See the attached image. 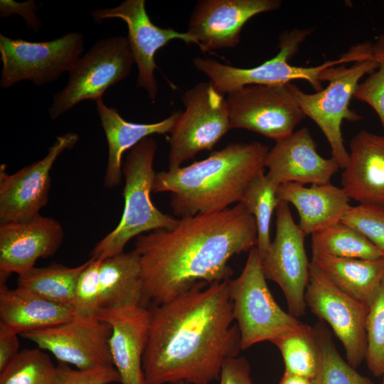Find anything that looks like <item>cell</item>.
<instances>
[{"mask_svg":"<svg viewBox=\"0 0 384 384\" xmlns=\"http://www.w3.org/2000/svg\"><path fill=\"white\" fill-rule=\"evenodd\" d=\"M229 280V279H228ZM228 280L199 282L172 300L153 304L142 358L146 384H210L240 346Z\"/></svg>","mask_w":384,"mask_h":384,"instance_id":"6da1fadb","label":"cell"},{"mask_svg":"<svg viewBox=\"0 0 384 384\" xmlns=\"http://www.w3.org/2000/svg\"><path fill=\"white\" fill-rule=\"evenodd\" d=\"M257 244L255 219L242 203L139 235L133 250L139 257L144 304L169 302L199 282L230 279L229 260Z\"/></svg>","mask_w":384,"mask_h":384,"instance_id":"7a4b0ae2","label":"cell"},{"mask_svg":"<svg viewBox=\"0 0 384 384\" xmlns=\"http://www.w3.org/2000/svg\"><path fill=\"white\" fill-rule=\"evenodd\" d=\"M268 151L257 142L229 143L203 160L156 173L152 192H169L171 210L180 218L221 211L240 202L264 171Z\"/></svg>","mask_w":384,"mask_h":384,"instance_id":"3957f363","label":"cell"},{"mask_svg":"<svg viewBox=\"0 0 384 384\" xmlns=\"http://www.w3.org/2000/svg\"><path fill=\"white\" fill-rule=\"evenodd\" d=\"M311 32L306 28L283 32L279 38V52L252 68H238L201 57L194 58L193 63L223 95L247 85H286L296 80L307 81L317 92L322 89L324 73L327 68L368 59L372 55V43L364 42L352 46L339 58L326 60L319 65L305 67L290 64V60Z\"/></svg>","mask_w":384,"mask_h":384,"instance_id":"277c9868","label":"cell"},{"mask_svg":"<svg viewBox=\"0 0 384 384\" xmlns=\"http://www.w3.org/2000/svg\"><path fill=\"white\" fill-rule=\"evenodd\" d=\"M156 141L148 137L129 150L122 166L125 183L123 191L124 207L119 224L100 240L90 252L97 260L124 252L127 243L145 232L171 230L179 219L161 212L151 198L156 176L154 159Z\"/></svg>","mask_w":384,"mask_h":384,"instance_id":"5b68a950","label":"cell"},{"mask_svg":"<svg viewBox=\"0 0 384 384\" xmlns=\"http://www.w3.org/2000/svg\"><path fill=\"white\" fill-rule=\"evenodd\" d=\"M347 64L332 66L324 73V81L328 85L315 93H306L292 82L288 87L297 103L304 112L320 128L331 147L332 157L341 169H344L348 161L341 132L344 120L356 122L363 117L349 108L350 101L361 80L378 67L375 59L357 60Z\"/></svg>","mask_w":384,"mask_h":384,"instance_id":"8992f818","label":"cell"},{"mask_svg":"<svg viewBox=\"0 0 384 384\" xmlns=\"http://www.w3.org/2000/svg\"><path fill=\"white\" fill-rule=\"evenodd\" d=\"M266 280L256 246L249 251L240 274L228 280L233 316L240 331L241 350L260 342H272L302 324L277 304Z\"/></svg>","mask_w":384,"mask_h":384,"instance_id":"52a82bcc","label":"cell"},{"mask_svg":"<svg viewBox=\"0 0 384 384\" xmlns=\"http://www.w3.org/2000/svg\"><path fill=\"white\" fill-rule=\"evenodd\" d=\"M181 100L185 110L169 139V169L181 167L201 151L211 150L230 129L226 97L211 81L186 90Z\"/></svg>","mask_w":384,"mask_h":384,"instance_id":"ba28073f","label":"cell"},{"mask_svg":"<svg viewBox=\"0 0 384 384\" xmlns=\"http://www.w3.org/2000/svg\"><path fill=\"white\" fill-rule=\"evenodd\" d=\"M134 63L127 37L97 41L69 71L65 87L53 95L50 117L56 119L82 101L102 98L108 88L129 76Z\"/></svg>","mask_w":384,"mask_h":384,"instance_id":"9c48e42d","label":"cell"},{"mask_svg":"<svg viewBox=\"0 0 384 384\" xmlns=\"http://www.w3.org/2000/svg\"><path fill=\"white\" fill-rule=\"evenodd\" d=\"M84 48V37L79 32L41 42L14 39L0 33V86L6 89L23 80L38 86L54 82L63 73H69Z\"/></svg>","mask_w":384,"mask_h":384,"instance_id":"30bf717a","label":"cell"},{"mask_svg":"<svg viewBox=\"0 0 384 384\" xmlns=\"http://www.w3.org/2000/svg\"><path fill=\"white\" fill-rule=\"evenodd\" d=\"M230 129L254 132L275 142L292 134L305 115L286 85H252L226 95Z\"/></svg>","mask_w":384,"mask_h":384,"instance_id":"8fae6325","label":"cell"},{"mask_svg":"<svg viewBox=\"0 0 384 384\" xmlns=\"http://www.w3.org/2000/svg\"><path fill=\"white\" fill-rule=\"evenodd\" d=\"M304 300L311 313L330 325L343 346L347 362L356 368L366 353L368 306L340 289L312 262Z\"/></svg>","mask_w":384,"mask_h":384,"instance_id":"7c38bea8","label":"cell"},{"mask_svg":"<svg viewBox=\"0 0 384 384\" xmlns=\"http://www.w3.org/2000/svg\"><path fill=\"white\" fill-rule=\"evenodd\" d=\"M305 237L293 219L289 203L279 201L276 209L275 236L262 259V267L265 278L279 285L289 314L297 318L306 308L304 294L310 262L304 247Z\"/></svg>","mask_w":384,"mask_h":384,"instance_id":"4fadbf2b","label":"cell"},{"mask_svg":"<svg viewBox=\"0 0 384 384\" xmlns=\"http://www.w3.org/2000/svg\"><path fill=\"white\" fill-rule=\"evenodd\" d=\"M110 335V326L95 315L75 314L60 324L21 336L50 352L60 363L87 369L113 365Z\"/></svg>","mask_w":384,"mask_h":384,"instance_id":"5bb4252c","label":"cell"},{"mask_svg":"<svg viewBox=\"0 0 384 384\" xmlns=\"http://www.w3.org/2000/svg\"><path fill=\"white\" fill-rule=\"evenodd\" d=\"M79 136L67 132L56 137L47 154L14 174L0 166V223L22 221L40 215L48 203L50 189V171L58 156L72 149Z\"/></svg>","mask_w":384,"mask_h":384,"instance_id":"9a60e30c","label":"cell"},{"mask_svg":"<svg viewBox=\"0 0 384 384\" xmlns=\"http://www.w3.org/2000/svg\"><path fill=\"white\" fill-rule=\"evenodd\" d=\"M90 15L97 23L112 18H120L126 23L128 28L127 38L138 70L137 86L143 88L152 102L156 100L158 93L154 76L156 52L176 39L198 45L187 32L155 25L148 16L144 0H126L116 7L95 9Z\"/></svg>","mask_w":384,"mask_h":384,"instance_id":"2e32d148","label":"cell"},{"mask_svg":"<svg viewBox=\"0 0 384 384\" xmlns=\"http://www.w3.org/2000/svg\"><path fill=\"white\" fill-rule=\"evenodd\" d=\"M279 0H199L187 33L203 52L235 48L244 25L253 16L279 9Z\"/></svg>","mask_w":384,"mask_h":384,"instance_id":"e0dca14e","label":"cell"},{"mask_svg":"<svg viewBox=\"0 0 384 384\" xmlns=\"http://www.w3.org/2000/svg\"><path fill=\"white\" fill-rule=\"evenodd\" d=\"M64 238L59 222L38 215L33 218L0 224V278L20 275L40 258L55 255Z\"/></svg>","mask_w":384,"mask_h":384,"instance_id":"ac0fdd59","label":"cell"},{"mask_svg":"<svg viewBox=\"0 0 384 384\" xmlns=\"http://www.w3.org/2000/svg\"><path fill=\"white\" fill-rule=\"evenodd\" d=\"M309 130L302 127L276 142L269 150L265 166L268 177L277 184L284 183L322 185L330 183L340 169L333 158L326 159L316 150Z\"/></svg>","mask_w":384,"mask_h":384,"instance_id":"d6986e66","label":"cell"},{"mask_svg":"<svg viewBox=\"0 0 384 384\" xmlns=\"http://www.w3.org/2000/svg\"><path fill=\"white\" fill-rule=\"evenodd\" d=\"M95 316L111 327L109 347L121 384H146L142 358L149 337V309L142 305L102 309Z\"/></svg>","mask_w":384,"mask_h":384,"instance_id":"ffe728a7","label":"cell"},{"mask_svg":"<svg viewBox=\"0 0 384 384\" xmlns=\"http://www.w3.org/2000/svg\"><path fill=\"white\" fill-rule=\"evenodd\" d=\"M341 183L350 199L384 208V135L362 130L351 139Z\"/></svg>","mask_w":384,"mask_h":384,"instance_id":"44dd1931","label":"cell"},{"mask_svg":"<svg viewBox=\"0 0 384 384\" xmlns=\"http://www.w3.org/2000/svg\"><path fill=\"white\" fill-rule=\"evenodd\" d=\"M102 129L108 144V161L104 185L112 188L122 178L123 154L150 135L170 133L181 111H174L164 119L154 123H135L125 120L114 107H107L100 98L95 101Z\"/></svg>","mask_w":384,"mask_h":384,"instance_id":"7402d4cb","label":"cell"},{"mask_svg":"<svg viewBox=\"0 0 384 384\" xmlns=\"http://www.w3.org/2000/svg\"><path fill=\"white\" fill-rule=\"evenodd\" d=\"M277 196L295 207L298 225L306 235L341 221L351 206L344 190L331 183L310 187L284 183L279 185Z\"/></svg>","mask_w":384,"mask_h":384,"instance_id":"603a6c76","label":"cell"},{"mask_svg":"<svg viewBox=\"0 0 384 384\" xmlns=\"http://www.w3.org/2000/svg\"><path fill=\"white\" fill-rule=\"evenodd\" d=\"M0 289V321L20 335L60 324L76 314L73 307L20 287L10 289L1 283Z\"/></svg>","mask_w":384,"mask_h":384,"instance_id":"cb8c5ba5","label":"cell"},{"mask_svg":"<svg viewBox=\"0 0 384 384\" xmlns=\"http://www.w3.org/2000/svg\"><path fill=\"white\" fill-rule=\"evenodd\" d=\"M100 288V309L145 306L139 255L132 250L101 260Z\"/></svg>","mask_w":384,"mask_h":384,"instance_id":"d4e9b609","label":"cell"},{"mask_svg":"<svg viewBox=\"0 0 384 384\" xmlns=\"http://www.w3.org/2000/svg\"><path fill=\"white\" fill-rule=\"evenodd\" d=\"M340 289L367 304L384 277V257L378 259L312 257L311 261Z\"/></svg>","mask_w":384,"mask_h":384,"instance_id":"484cf974","label":"cell"},{"mask_svg":"<svg viewBox=\"0 0 384 384\" xmlns=\"http://www.w3.org/2000/svg\"><path fill=\"white\" fill-rule=\"evenodd\" d=\"M87 262V260L76 267H68L60 263L33 267L18 275V287L53 302L73 307L78 281Z\"/></svg>","mask_w":384,"mask_h":384,"instance_id":"4316f807","label":"cell"},{"mask_svg":"<svg viewBox=\"0 0 384 384\" xmlns=\"http://www.w3.org/2000/svg\"><path fill=\"white\" fill-rule=\"evenodd\" d=\"M312 257L378 259L383 253L356 229L341 220L311 234Z\"/></svg>","mask_w":384,"mask_h":384,"instance_id":"83f0119b","label":"cell"},{"mask_svg":"<svg viewBox=\"0 0 384 384\" xmlns=\"http://www.w3.org/2000/svg\"><path fill=\"white\" fill-rule=\"evenodd\" d=\"M279 350L284 371L314 379L318 365L319 351L314 328L302 323L272 341Z\"/></svg>","mask_w":384,"mask_h":384,"instance_id":"f1b7e54d","label":"cell"},{"mask_svg":"<svg viewBox=\"0 0 384 384\" xmlns=\"http://www.w3.org/2000/svg\"><path fill=\"white\" fill-rule=\"evenodd\" d=\"M279 185L263 172L259 174L247 186L240 203L254 216L257 229V247L263 258L270 245V225L275 209L279 203L277 196Z\"/></svg>","mask_w":384,"mask_h":384,"instance_id":"f546056e","label":"cell"},{"mask_svg":"<svg viewBox=\"0 0 384 384\" xmlns=\"http://www.w3.org/2000/svg\"><path fill=\"white\" fill-rule=\"evenodd\" d=\"M313 328L319 351L314 384H376L343 359L324 322L320 321Z\"/></svg>","mask_w":384,"mask_h":384,"instance_id":"4dcf8cb0","label":"cell"},{"mask_svg":"<svg viewBox=\"0 0 384 384\" xmlns=\"http://www.w3.org/2000/svg\"><path fill=\"white\" fill-rule=\"evenodd\" d=\"M56 366L42 349H23L0 371V384H55Z\"/></svg>","mask_w":384,"mask_h":384,"instance_id":"1f68e13d","label":"cell"},{"mask_svg":"<svg viewBox=\"0 0 384 384\" xmlns=\"http://www.w3.org/2000/svg\"><path fill=\"white\" fill-rule=\"evenodd\" d=\"M367 349L365 359L376 377L384 374V277L368 305L366 321Z\"/></svg>","mask_w":384,"mask_h":384,"instance_id":"d6a6232c","label":"cell"},{"mask_svg":"<svg viewBox=\"0 0 384 384\" xmlns=\"http://www.w3.org/2000/svg\"><path fill=\"white\" fill-rule=\"evenodd\" d=\"M372 53L378 67L359 82L353 97L370 106L384 127V32L373 43Z\"/></svg>","mask_w":384,"mask_h":384,"instance_id":"836d02e7","label":"cell"},{"mask_svg":"<svg viewBox=\"0 0 384 384\" xmlns=\"http://www.w3.org/2000/svg\"><path fill=\"white\" fill-rule=\"evenodd\" d=\"M341 221L361 233L384 255V208L367 204L351 206Z\"/></svg>","mask_w":384,"mask_h":384,"instance_id":"e575fe53","label":"cell"},{"mask_svg":"<svg viewBox=\"0 0 384 384\" xmlns=\"http://www.w3.org/2000/svg\"><path fill=\"white\" fill-rule=\"evenodd\" d=\"M78 281L73 308L76 314L95 315L100 309V260L90 258Z\"/></svg>","mask_w":384,"mask_h":384,"instance_id":"d590c367","label":"cell"},{"mask_svg":"<svg viewBox=\"0 0 384 384\" xmlns=\"http://www.w3.org/2000/svg\"><path fill=\"white\" fill-rule=\"evenodd\" d=\"M120 383L121 377L114 366H102L87 369H73L68 364L56 366L55 384H110Z\"/></svg>","mask_w":384,"mask_h":384,"instance_id":"8d00e7d4","label":"cell"},{"mask_svg":"<svg viewBox=\"0 0 384 384\" xmlns=\"http://www.w3.org/2000/svg\"><path fill=\"white\" fill-rule=\"evenodd\" d=\"M40 6L42 4H36L33 0L21 3L13 0H1L0 16L7 18L18 14L22 16L28 28L38 31L42 26V23L36 15Z\"/></svg>","mask_w":384,"mask_h":384,"instance_id":"74e56055","label":"cell"},{"mask_svg":"<svg viewBox=\"0 0 384 384\" xmlns=\"http://www.w3.org/2000/svg\"><path fill=\"white\" fill-rule=\"evenodd\" d=\"M219 380V384H253L247 360L238 356L228 358L223 365Z\"/></svg>","mask_w":384,"mask_h":384,"instance_id":"f35d334b","label":"cell"},{"mask_svg":"<svg viewBox=\"0 0 384 384\" xmlns=\"http://www.w3.org/2000/svg\"><path fill=\"white\" fill-rule=\"evenodd\" d=\"M18 334L0 321V371L20 352Z\"/></svg>","mask_w":384,"mask_h":384,"instance_id":"ab89813d","label":"cell"},{"mask_svg":"<svg viewBox=\"0 0 384 384\" xmlns=\"http://www.w3.org/2000/svg\"><path fill=\"white\" fill-rule=\"evenodd\" d=\"M279 384H314L313 380L284 371Z\"/></svg>","mask_w":384,"mask_h":384,"instance_id":"60d3db41","label":"cell"},{"mask_svg":"<svg viewBox=\"0 0 384 384\" xmlns=\"http://www.w3.org/2000/svg\"><path fill=\"white\" fill-rule=\"evenodd\" d=\"M383 379H382V381L380 384H384V374L383 375Z\"/></svg>","mask_w":384,"mask_h":384,"instance_id":"b9f144b4","label":"cell"},{"mask_svg":"<svg viewBox=\"0 0 384 384\" xmlns=\"http://www.w3.org/2000/svg\"><path fill=\"white\" fill-rule=\"evenodd\" d=\"M175 384H188V383H175Z\"/></svg>","mask_w":384,"mask_h":384,"instance_id":"7bdbcfd3","label":"cell"}]
</instances>
